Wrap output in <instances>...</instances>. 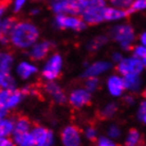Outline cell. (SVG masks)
<instances>
[{"mask_svg":"<svg viewBox=\"0 0 146 146\" xmlns=\"http://www.w3.org/2000/svg\"><path fill=\"white\" fill-rule=\"evenodd\" d=\"M22 92L18 89H2L0 93L1 109L9 110L16 106L22 99Z\"/></svg>","mask_w":146,"mask_h":146,"instance_id":"5b68a950","label":"cell"},{"mask_svg":"<svg viewBox=\"0 0 146 146\" xmlns=\"http://www.w3.org/2000/svg\"><path fill=\"white\" fill-rule=\"evenodd\" d=\"M53 49V44L50 41H41L34 44L30 51V58L32 60H42L47 57L49 52Z\"/></svg>","mask_w":146,"mask_h":146,"instance_id":"7c38bea8","label":"cell"},{"mask_svg":"<svg viewBox=\"0 0 146 146\" xmlns=\"http://www.w3.org/2000/svg\"><path fill=\"white\" fill-rule=\"evenodd\" d=\"M140 40H141V42H142L143 46H145V47H146V32L141 35V37H140Z\"/></svg>","mask_w":146,"mask_h":146,"instance_id":"60d3db41","label":"cell"},{"mask_svg":"<svg viewBox=\"0 0 146 146\" xmlns=\"http://www.w3.org/2000/svg\"><path fill=\"white\" fill-rule=\"evenodd\" d=\"M18 22L17 17H9L1 22V41L3 44H9L11 40L12 32Z\"/></svg>","mask_w":146,"mask_h":146,"instance_id":"4fadbf2b","label":"cell"},{"mask_svg":"<svg viewBox=\"0 0 146 146\" xmlns=\"http://www.w3.org/2000/svg\"><path fill=\"white\" fill-rule=\"evenodd\" d=\"M91 95L86 89H76L73 90L70 94L69 103L73 109H82L83 107L90 105Z\"/></svg>","mask_w":146,"mask_h":146,"instance_id":"9c48e42d","label":"cell"},{"mask_svg":"<svg viewBox=\"0 0 146 146\" xmlns=\"http://www.w3.org/2000/svg\"><path fill=\"white\" fill-rule=\"evenodd\" d=\"M139 119L142 121L143 123H145L146 124V101L145 102H143L141 104V106L139 108Z\"/></svg>","mask_w":146,"mask_h":146,"instance_id":"836d02e7","label":"cell"},{"mask_svg":"<svg viewBox=\"0 0 146 146\" xmlns=\"http://www.w3.org/2000/svg\"><path fill=\"white\" fill-rule=\"evenodd\" d=\"M36 71V67L32 66V65H30L28 62H21L18 66V68H17V72H18L19 76L21 77V78H28L32 74H34Z\"/></svg>","mask_w":146,"mask_h":146,"instance_id":"603a6c76","label":"cell"},{"mask_svg":"<svg viewBox=\"0 0 146 146\" xmlns=\"http://www.w3.org/2000/svg\"><path fill=\"white\" fill-rule=\"evenodd\" d=\"M142 62H143V64H144V66L146 67V57H145V58H144V59H143Z\"/></svg>","mask_w":146,"mask_h":146,"instance_id":"7bdbcfd3","label":"cell"},{"mask_svg":"<svg viewBox=\"0 0 146 146\" xmlns=\"http://www.w3.org/2000/svg\"><path fill=\"white\" fill-rule=\"evenodd\" d=\"M17 114H12L11 117H2L0 122V135L1 138H7L9 135L14 132L15 129V121Z\"/></svg>","mask_w":146,"mask_h":146,"instance_id":"2e32d148","label":"cell"},{"mask_svg":"<svg viewBox=\"0 0 146 146\" xmlns=\"http://www.w3.org/2000/svg\"><path fill=\"white\" fill-rule=\"evenodd\" d=\"M25 1L26 0H16V2H15V12H18L20 10V7L23 5Z\"/></svg>","mask_w":146,"mask_h":146,"instance_id":"74e56055","label":"cell"},{"mask_svg":"<svg viewBox=\"0 0 146 146\" xmlns=\"http://www.w3.org/2000/svg\"><path fill=\"white\" fill-rule=\"evenodd\" d=\"M85 135H86V138H87L90 142L96 144V142H98V135H96V130H95L94 126H92V125L88 126V127L86 128Z\"/></svg>","mask_w":146,"mask_h":146,"instance_id":"f1b7e54d","label":"cell"},{"mask_svg":"<svg viewBox=\"0 0 146 146\" xmlns=\"http://www.w3.org/2000/svg\"><path fill=\"white\" fill-rule=\"evenodd\" d=\"M108 41V37L106 36H98L93 38V39L88 44V50L91 52H94L96 50H99L100 48L104 46Z\"/></svg>","mask_w":146,"mask_h":146,"instance_id":"484cf974","label":"cell"},{"mask_svg":"<svg viewBox=\"0 0 146 146\" xmlns=\"http://www.w3.org/2000/svg\"><path fill=\"white\" fill-rule=\"evenodd\" d=\"M112 37L114 40L120 42L122 48L126 51L133 49L132 42L135 40V32L132 27L128 25H121L115 27L112 30Z\"/></svg>","mask_w":146,"mask_h":146,"instance_id":"3957f363","label":"cell"},{"mask_svg":"<svg viewBox=\"0 0 146 146\" xmlns=\"http://www.w3.org/2000/svg\"><path fill=\"white\" fill-rule=\"evenodd\" d=\"M15 143L19 146H36L32 132H26L22 135H13Z\"/></svg>","mask_w":146,"mask_h":146,"instance_id":"44dd1931","label":"cell"},{"mask_svg":"<svg viewBox=\"0 0 146 146\" xmlns=\"http://www.w3.org/2000/svg\"><path fill=\"white\" fill-rule=\"evenodd\" d=\"M42 88H44V91L47 92L56 104H59V105L66 104L67 102L66 93H65V91L59 87L58 85L54 84L52 82H48V83L42 84Z\"/></svg>","mask_w":146,"mask_h":146,"instance_id":"8fae6325","label":"cell"},{"mask_svg":"<svg viewBox=\"0 0 146 146\" xmlns=\"http://www.w3.org/2000/svg\"><path fill=\"white\" fill-rule=\"evenodd\" d=\"M124 83L126 89H129V90H132V91H137L140 87L139 74H130V75L124 76Z\"/></svg>","mask_w":146,"mask_h":146,"instance_id":"cb8c5ba5","label":"cell"},{"mask_svg":"<svg viewBox=\"0 0 146 146\" xmlns=\"http://www.w3.org/2000/svg\"><path fill=\"white\" fill-rule=\"evenodd\" d=\"M96 146H117L115 143H113L110 139H107V138H100L96 142Z\"/></svg>","mask_w":146,"mask_h":146,"instance_id":"d6a6232c","label":"cell"},{"mask_svg":"<svg viewBox=\"0 0 146 146\" xmlns=\"http://www.w3.org/2000/svg\"><path fill=\"white\" fill-rule=\"evenodd\" d=\"M108 135L111 138H117L120 135V129L117 127V126H111L108 130Z\"/></svg>","mask_w":146,"mask_h":146,"instance_id":"e575fe53","label":"cell"},{"mask_svg":"<svg viewBox=\"0 0 146 146\" xmlns=\"http://www.w3.org/2000/svg\"><path fill=\"white\" fill-rule=\"evenodd\" d=\"M32 126V122L30 119L26 115H21V114H17L16 121H15V129L13 132V135H18L30 132V128Z\"/></svg>","mask_w":146,"mask_h":146,"instance_id":"9a60e30c","label":"cell"},{"mask_svg":"<svg viewBox=\"0 0 146 146\" xmlns=\"http://www.w3.org/2000/svg\"><path fill=\"white\" fill-rule=\"evenodd\" d=\"M13 55L9 52H3L1 54V64H0V69L1 73H10V69L13 64Z\"/></svg>","mask_w":146,"mask_h":146,"instance_id":"d4e9b609","label":"cell"},{"mask_svg":"<svg viewBox=\"0 0 146 146\" xmlns=\"http://www.w3.org/2000/svg\"><path fill=\"white\" fill-rule=\"evenodd\" d=\"M142 95H143V98H145V99H146V89L144 90V91H143Z\"/></svg>","mask_w":146,"mask_h":146,"instance_id":"b9f144b4","label":"cell"},{"mask_svg":"<svg viewBox=\"0 0 146 146\" xmlns=\"http://www.w3.org/2000/svg\"><path fill=\"white\" fill-rule=\"evenodd\" d=\"M117 111V104L110 103V104H108L107 106H105L99 113H98V117H99L100 120H107V119H110L111 117H113Z\"/></svg>","mask_w":146,"mask_h":146,"instance_id":"7402d4cb","label":"cell"},{"mask_svg":"<svg viewBox=\"0 0 146 146\" xmlns=\"http://www.w3.org/2000/svg\"><path fill=\"white\" fill-rule=\"evenodd\" d=\"M133 57H137L139 59H144L146 57V47L145 46H138L133 48Z\"/></svg>","mask_w":146,"mask_h":146,"instance_id":"4dcf8cb0","label":"cell"},{"mask_svg":"<svg viewBox=\"0 0 146 146\" xmlns=\"http://www.w3.org/2000/svg\"><path fill=\"white\" fill-rule=\"evenodd\" d=\"M106 9L105 0H87V4L82 13V19L90 26L101 23L105 20L104 12Z\"/></svg>","mask_w":146,"mask_h":146,"instance_id":"7a4b0ae2","label":"cell"},{"mask_svg":"<svg viewBox=\"0 0 146 146\" xmlns=\"http://www.w3.org/2000/svg\"><path fill=\"white\" fill-rule=\"evenodd\" d=\"M12 0H1V7H0V13H1V15L3 14L4 11L7 9V7L11 4Z\"/></svg>","mask_w":146,"mask_h":146,"instance_id":"d590c367","label":"cell"},{"mask_svg":"<svg viewBox=\"0 0 146 146\" xmlns=\"http://www.w3.org/2000/svg\"><path fill=\"white\" fill-rule=\"evenodd\" d=\"M143 67H144V64L141 59L137 57H130V58L123 59L122 62H119V65L115 67V70L121 75L126 76L130 74H140Z\"/></svg>","mask_w":146,"mask_h":146,"instance_id":"277c9868","label":"cell"},{"mask_svg":"<svg viewBox=\"0 0 146 146\" xmlns=\"http://www.w3.org/2000/svg\"><path fill=\"white\" fill-rule=\"evenodd\" d=\"M123 101H124L126 104H128V105H130V104H132V103L135 102V100H133V98H132V95H126Z\"/></svg>","mask_w":146,"mask_h":146,"instance_id":"f35d334b","label":"cell"},{"mask_svg":"<svg viewBox=\"0 0 146 146\" xmlns=\"http://www.w3.org/2000/svg\"><path fill=\"white\" fill-rule=\"evenodd\" d=\"M56 25L60 29H73L76 31L84 30L86 28V23L83 19L77 18V17H73V16H66V15H57L56 16Z\"/></svg>","mask_w":146,"mask_h":146,"instance_id":"30bf717a","label":"cell"},{"mask_svg":"<svg viewBox=\"0 0 146 146\" xmlns=\"http://www.w3.org/2000/svg\"><path fill=\"white\" fill-rule=\"evenodd\" d=\"M62 75V57L58 54L53 55L46 64L42 70V76L48 80H53Z\"/></svg>","mask_w":146,"mask_h":146,"instance_id":"8992f818","label":"cell"},{"mask_svg":"<svg viewBox=\"0 0 146 146\" xmlns=\"http://www.w3.org/2000/svg\"><path fill=\"white\" fill-rule=\"evenodd\" d=\"M108 89H109L110 93L114 96H119L123 93L124 89H126L124 83V78H121L119 75H112L109 77L108 80Z\"/></svg>","mask_w":146,"mask_h":146,"instance_id":"5bb4252c","label":"cell"},{"mask_svg":"<svg viewBox=\"0 0 146 146\" xmlns=\"http://www.w3.org/2000/svg\"><path fill=\"white\" fill-rule=\"evenodd\" d=\"M80 133L82 129L76 125H69L62 129V142L64 146H80Z\"/></svg>","mask_w":146,"mask_h":146,"instance_id":"ba28073f","label":"cell"},{"mask_svg":"<svg viewBox=\"0 0 146 146\" xmlns=\"http://www.w3.org/2000/svg\"><path fill=\"white\" fill-rule=\"evenodd\" d=\"M32 135L36 146H50L53 142L52 131L41 125L34 123L32 127Z\"/></svg>","mask_w":146,"mask_h":146,"instance_id":"52a82bcc","label":"cell"},{"mask_svg":"<svg viewBox=\"0 0 146 146\" xmlns=\"http://www.w3.org/2000/svg\"><path fill=\"white\" fill-rule=\"evenodd\" d=\"M98 85H99V80L95 76H90L88 77L86 83H85V88H86V90L91 92L94 91L95 89H96Z\"/></svg>","mask_w":146,"mask_h":146,"instance_id":"f546056e","label":"cell"},{"mask_svg":"<svg viewBox=\"0 0 146 146\" xmlns=\"http://www.w3.org/2000/svg\"><path fill=\"white\" fill-rule=\"evenodd\" d=\"M50 7L58 15L71 14V5L68 0H52Z\"/></svg>","mask_w":146,"mask_h":146,"instance_id":"ac0fdd59","label":"cell"},{"mask_svg":"<svg viewBox=\"0 0 146 146\" xmlns=\"http://www.w3.org/2000/svg\"><path fill=\"white\" fill-rule=\"evenodd\" d=\"M113 59H114L115 62H122V60H123V57H122V55L121 54L115 53V54L113 55Z\"/></svg>","mask_w":146,"mask_h":146,"instance_id":"ab89813d","label":"cell"},{"mask_svg":"<svg viewBox=\"0 0 146 146\" xmlns=\"http://www.w3.org/2000/svg\"><path fill=\"white\" fill-rule=\"evenodd\" d=\"M142 143H144V141L142 139L141 133L137 129L131 128L128 132L127 138H126L125 146H138L139 144H142Z\"/></svg>","mask_w":146,"mask_h":146,"instance_id":"ffe728a7","label":"cell"},{"mask_svg":"<svg viewBox=\"0 0 146 146\" xmlns=\"http://www.w3.org/2000/svg\"><path fill=\"white\" fill-rule=\"evenodd\" d=\"M0 146H15L14 142L9 138H1L0 141Z\"/></svg>","mask_w":146,"mask_h":146,"instance_id":"8d00e7d4","label":"cell"},{"mask_svg":"<svg viewBox=\"0 0 146 146\" xmlns=\"http://www.w3.org/2000/svg\"><path fill=\"white\" fill-rule=\"evenodd\" d=\"M110 2L115 5L117 7L121 9H125V7H129L132 4V0H110Z\"/></svg>","mask_w":146,"mask_h":146,"instance_id":"1f68e13d","label":"cell"},{"mask_svg":"<svg viewBox=\"0 0 146 146\" xmlns=\"http://www.w3.org/2000/svg\"><path fill=\"white\" fill-rule=\"evenodd\" d=\"M138 146H145V143H142V144H139Z\"/></svg>","mask_w":146,"mask_h":146,"instance_id":"ee69618b","label":"cell"},{"mask_svg":"<svg viewBox=\"0 0 146 146\" xmlns=\"http://www.w3.org/2000/svg\"><path fill=\"white\" fill-rule=\"evenodd\" d=\"M128 12L123 11V10H117V9H112V7H106L104 12V18L105 20H115L123 17L128 16Z\"/></svg>","mask_w":146,"mask_h":146,"instance_id":"d6986e66","label":"cell"},{"mask_svg":"<svg viewBox=\"0 0 146 146\" xmlns=\"http://www.w3.org/2000/svg\"><path fill=\"white\" fill-rule=\"evenodd\" d=\"M0 85L2 89H14L15 80L10 73H1L0 75Z\"/></svg>","mask_w":146,"mask_h":146,"instance_id":"4316f807","label":"cell"},{"mask_svg":"<svg viewBox=\"0 0 146 146\" xmlns=\"http://www.w3.org/2000/svg\"><path fill=\"white\" fill-rule=\"evenodd\" d=\"M143 9H146V0H135L132 2V4L129 7V9L127 10L128 14L130 15L133 12L140 11V10H143Z\"/></svg>","mask_w":146,"mask_h":146,"instance_id":"83f0119b","label":"cell"},{"mask_svg":"<svg viewBox=\"0 0 146 146\" xmlns=\"http://www.w3.org/2000/svg\"><path fill=\"white\" fill-rule=\"evenodd\" d=\"M39 36V32L33 23L19 21L11 34V42L19 49H25L34 44Z\"/></svg>","mask_w":146,"mask_h":146,"instance_id":"6da1fadb","label":"cell"},{"mask_svg":"<svg viewBox=\"0 0 146 146\" xmlns=\"http://www.w3.org/2000/svg\"><path fill=\"white\" fill-rule=\"evenodd\" d=\"M110 67H111V65H110L109 62H95V64H93L92 66H90L85 71L83 76L84 77L95 76V75H98L100 73H103L104 71H106L107 69H109Z\"/></svg>","mask_w":146,"mask_h":146,"instance_id":"e0dca14e","label":"cell"}]
</instances>
